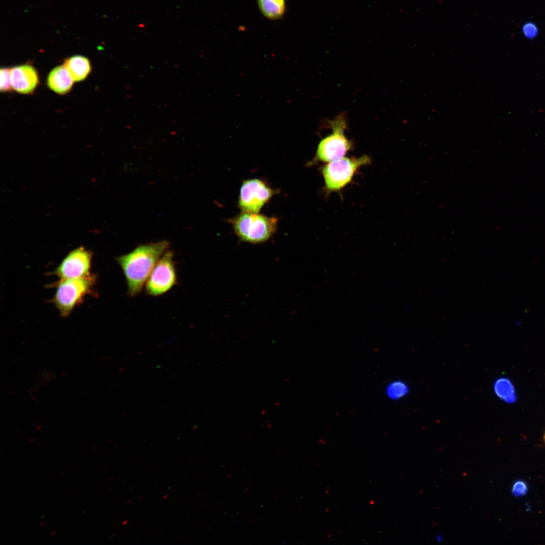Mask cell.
I'll list each match as a JSON object with an SVG mask.
<instances>
[{"label":"cell","instance_id":"ac0fdd59","mask_svg":"<svg viewBox=\"0 0 545 545\" xmlns=\"http://www.w3.org/2000/svg\"><path fill=\"white\" fill-rule=\"evenodd\" d=\"M443 536L441 534L437 535L435 536V540L437 542H441L443 540Z\"/></svg>","mask_w":545,"mask_h":545},{"label":"cell","instance_id":"6da1fadb","mask_svg":"<svg viewBox=\"0 0 545 545\" xmlns=\"http://www.w3.org/2000/svg\"><path fill=\"white\" fill-rule=\"evenodd\" d=\"M169 242L166 240L141 245L133 250L116 258L126 280L128 293L134 297L141 292L152 269L167 251Z\"/></svg>","mask_w":545,"mask_h":545},{"label":"cell","instance_id":"9c48e42d","mask_svg":"<svg viewBox=\"0 0 545 545\" xmlns=\"http://www.w3.org/2000/svg\"><path fill=\"white\" fill-rule=\"evenodd\" d=\"M12 88L18 93H32L38 83V76L31 65L17 66L11 69Z\"/></svg>","mask_w":545,"mask_h":545},{"label":"cell","instance_id":"7402d4cb","mask_svg":"<svg viewBox=\"0 0 545 545\" xmlns=\"http://www.w3.org/2000/svg\"><path fill=\"white\" fill-rule=\"evenodd\" d=\"M544 440H545V433H544Z\"/></svg>","mask_w":545,"mask_h":545},{"label":"cell","instance_id":"277c9868","mask_svg":"<svg viewBox=\"0 0 545 545\" xmlns=\"http://www.w3.org/2000/svg\"><path fill=\"white\" fill-rule=\"evenodd\" d=\"M330 124L333 133L320 141L316 155L310 165L317 160L329 162L341 158L350 149L351 143L344 134L346 121L343 114L331 121Z\"/></svg>","mask_w":545,"mask_h":545},{"label":"cell","instance_id":"30bf717a","mask_svg":"<svg viewBox=\"0 0 545 545\" xmlns=\"http://www.w3.org/2000/svg\"><path fill=\"white\" fill-rule=\"evenodd\" d=\"M74 81L64 65L58 66L52 69L47 80L48 87L60 94L68 92L71 89Z\"/></svg>","mask_w":545,"mask_h":545},{"label":"cell","instance_id":"8fae6325","mask_svg":"<svg viewBox=\"0 0 545 545\" xmlns=\"http://www.w3.org/2000/svg\"><path fill=\"white\" fill-rule=\"evenodd\" d=\"M66 67L74 81L84 80L89 74L91 66L88 59L82 56H74L65 60Z\"/></svg>","mask_w":545,"mask_h":545},{"label":"cell","instance_id":"3957f363","mask_svg":"<svg viewBox=\"0 0 545 545\" xmlns=\"http://www.w3.org/2000/svg\"><path fill=\"white\" fill-rule=\"evenodd\" d=\"M96 276L89 275L83 277L60 280L52 301L63 317L68 316L95 285Z\"/></svg>","mask_w":545,"mask_h":545},{"label":"cell","instance_id":"7a4b0ae2","mask_svg":"<svg viewBox=\"0 0 545 545\" xmlns=\"http://www.w3.org/2000/svg\"><path fill=\"white\" fill-rule=\"evenodd\" d=\"M278 221L275 216L242 211L227 220L241 241L254 244L268 240L277 230Z\"/></svg>","mask_w":545,"mask_h":545},{"label":"cell","instance_id":"e0dca14e","mask_svg":"<svg viewBox=\"0 0 545 545\" xmlns=\"http://www.w3.org/2000/svg\"><path fill=\"white\" fill-rule=\"evenodd\" d=\"M523 31L526 37L532 38L537 34V29L534 24L528 23L523 26Z\"/></svg>","mask_w":545,"mask_h":545},{"label":"cell","instance_id":"ba28073f","mask_svg":"<svg viewBox=\"0 0 545 545\" xmlns=\"http://www.w3.org/2000/svg\"><path fill=\"white\" fill-rule=\"evenodd\" d=\"M92 253L80 247L70 252L54 270L60 280L73 279L90 275Z\"/></svg>","mask_w":545,"mask_h":545},{"label":"cell","instance_id":"4fadbf2b","mask_svg":"<svg viewBox=\"0 0 545 545\" xmlns=\"http://www.w3.org/2000/svg\"><path fill=\"white\" fill-rule=\"evenodd\" d=\"M494 391L497 396L507 403L516 401L517 395L511 381L506 377L497 379L494 384Z\"/></svg>","mask_w":545,"mask_h":545},{"label":"cell","instance_id":"8992f818","mask_svg":"<svg viewBox=\"0 0 545 545\" xmlns=\"http://www.w3.org/2000/svg\"><path fill=\"white\" fill-rule=\"evenodd\" d=\"M278 193V189L272 188L262 179L245 180L240 188L237 205L242 212L258 213L265 203Z\"/></svg>","mask_w":545,"mask_h":545},{"label":"cell","instance_id":"9a60e30c","mask_svg":"<svg viewBox=\"0 0 545 545\" xmlns=\"http://www.w3.org/2000/svg\"><path fill=\"white\" fill-rule=\"evenodd\" d=\"M1 83L0 89L1 91L7 92L12 88L11 70L9 68H1L0 71Z\"/></svg>","mask_w":545,"mask_h":545},{"label":"cell","instance_id":"5b68a950","mask_svg":"<svg viewBox=\"0 0 545 545\" xmlns=\"http://www.w3.org/2000/svg\"><path fill=\"white\" fill-rule=\"evenodd\" d=\"M370 162L366 155L359 158H341L329 162L322 169L325 187L330 191H337L350 183L355 171Z\"/></svg>","mask_w":545,"mask_h":545},{"label":"cell","instance_id":"ffe728a7","mask_svg":"<svg viewBox=\"0 0 545 545\" xmlns=\"http://www.w3.org/2000/svg\"><path fill=\"white\" fill-rule=\"evenodd\" d=\"M45 524V522H42V523H41V524H40V526H41V525H43V524Z\"/></svg>","mask_w":545,"mask_h":545},{"label":"cell","instance_id":"2e32d148","mask_svg":"<svg viewBox=\"0 0 545 545\" xmlns=\"http://www.w3.org/2000/svg\"><path fill=\"white\" fill-rule=\"evenodd\" d=\"M527 491L528 485L524 480H517L513 483L512 493L515 497H522L526 494Z\"/></svg>","mask_w":545,"mask_h":545},{"label":"cell","instance_id":"44dd1931","mask_svg":"<svg viewBox=\"0 0 545 545\" xmlns=\"http://www.w3.org/2000/svg\"><path fill=\"white\" fill-rule=\"evenodd\" d=\"M65 472H66V471H63V473H62V474H63V473H64Z\"/></svg>","mask_w":545,"mask_h":545},{"label":"cell","instance_id":"52a82bcc","mask_svg":"<svg viewBox=\"0 0 545 545\" xmlns=\"http://www.w3.org/2000/svg\"><path fill=\"white\" fill-rule=\"evenodd\" d=\"M174 254L167 251L160 258L149 275L146 284L147 294L158 296L170 290L176 283Z\"/></svg>","mask_w":545,"mask_h":545},{"label":"cell","instance_id":"d6986e66","mask_svg":"<svg viewBox=\"0 0 545 545\" xmlns=\"http://www.w3.org/2000/svg\"><path fill=\"white\" fill-rule=\"evenodd\" d=\"M56 532H57V531H54V532H52V533H51V535H52L54 534V533H56Z\"/></svg>","mask_w":545,"mask_h":545},{"label":"cell","instance_id":"7c38bea8","mask_svg":"<svg viewBox=\"0 0 545 545\" xmlns=\"http://www.w3.org/2000/svg\"><path fill=\"white\" fill-rule=\"evenodd\" d=\"M262 14L270 20L282 19L286 12V0H257Z\"/></svg>","mask_w":545,"mask_h":545},{"label":"cell","instance_id":"5bb4252c","mask_svg":"<svg viewBox=\"0 0 545 545\" xmlns=\"http://www.w3.org/2000/svg\"><path fill=\"white\" fill-rule=\"evenodd\" d=\"M408 392L409 388L407 385L401 380L391 383L387 388V395L393 400H398L403 397Z\"/></svg>","mask_w":545,"mask_h":545}]
</instances>
